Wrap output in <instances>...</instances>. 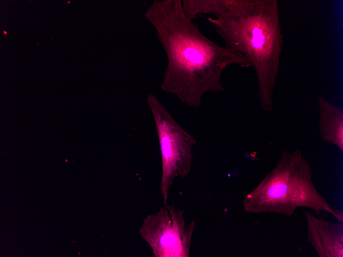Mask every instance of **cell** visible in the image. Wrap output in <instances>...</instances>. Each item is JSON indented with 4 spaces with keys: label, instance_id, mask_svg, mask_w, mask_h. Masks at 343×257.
I'll return each instance as SVG.
<instances>
[{
    "label": "cell",
    "instance_id": "5",
    "mask_svg": "<svg viewBox=\"0 0 343 257\" xmlns=\"http://www.w3.org/2000/svg\"><path fill=\"white\" fill-rule=\"evenodd\" d=\"M147 215L138 232L155 257H189L192 236L197 223H186L184 210L164 205Z\"/></svg>",
    "mask_w": 343,
    "mask_h": 257
},
{
    "label": "cell",
    "instance_id": "4",
    "mask_svg": "<svg viewBox=\"0 0 343 257\" xmlns=\"http://www.w3.org/2000/svg\"><path fill=\"white\" fill-rule=\"evenodd\" d=\"M147 103L151 111L160 144L162 176L160 185L163 204H167L168 191L177 177L190 172L194 157L193 147L197 141L174 118L157 96L149 94Z\"/></svg>",
    "mask_w": 343,
    "mask_h": 257
},
{
    "label": "cell",
    "instance_id": "8",
    "mask_svg": "<svg viewBox=\"0 0 343 257\" xmlns=\"http://www.w3.org/2000/svg\"><path fill=\"white\" fill-rule=\"evenodd\" d=\"M234 0H183V12L186 17L193 21L201 14H211L216 18L227 13Z\"/></svg>",
    "mask_w": 343,
    "mask_h": 257
},
{
    "label": "cell",
    "instance_id": "3",
    "mask_svg": "<svg viewBox=\"0 0 343 257\" xmlns=\"http://www.w3.org/2000/svg\"><path fill=\"white\" fill-rule=\"evenodd\" d=\"M309 162L299 150L284 151L278 164L243 200L244 211L291 215L297 207L305 206L318 214L324 210L342 223V214L316 190Z\"/></svg>",
    "mask_w": 343,
    "mask_h": 257
},
{
    "label": "cell",
    "instance_id": "1",
    "mask_svg": "<svg viewBox=\"0 0 343 257\" xmlns=\"http://www.w3.org/2000/svg\"><path fill=\"white\" fill-rule=\"evenodd\" d=\"M145 16L167 56L161 89L188 107H199L207 92L224 90L221 76L229 65L252 66L241 53L204 35L185 15L180 0L154 1Z\"/></svg>",
    "mask_w": 343,
    "mask_h": 257
},
{
    "label": "cell",
    "instance_id": "7",
    "mask_svg": "<svg viewBox=\"0 0 343 257\" xmlns=\"http://www.w3.org/2000/svg\"><path fill=\"white\" fill-rule=\"evenodd\" d=\"M319 108V130L322 140L332 143L343 150V110L320 95L317 99Z\"/></svg>",
    "mask_w": 343,
    "mask_h": 257
},
{
    "label": "cell",
    "instance_id": "6",
    "mask_svg": "<svg viewBox=\"0 0 343 257\" xmlns=\"http://www.w3.org/2000/svg\"><path fill=\"white\" fill-rule=\"evenodd\" d=\"M308 223V240L319 256L342 257L343 236L341 223L335 224L316 219L304 211Z\"/></svg>",
    "mask_w": 343,
    "mask_h": 257
},
{
    "label": "cell",
    "instance_id": "2",
    "mask_svg": "<svg viewBox=\"0 0 343 257\" xmlns=\"http://www.w3.org/2000/svg\"><path fill=\"white\" fill-rule=\"evenodd\" d=\"M215 26L225 46L243 55L255 70L262 108H274L273 93L283 46L276 0H234L217 18L203 16Z\"/></svg>",
    "mask_w": 343,
    "mask_h": 257
}]
</instances>
